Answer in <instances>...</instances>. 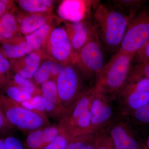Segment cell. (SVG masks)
I'll return each instance as SVG.
<instances>
[{"instance_id": "9a60e30c", "label": "cell", "mask_w": 149, "mask_h": 149, "mask_svg": "<svg viewBox=\"0 0 149 149\" xmlns=\"http://www.w3.org/2000/svg\"><path fill=\"white\" fill-rule=\"evenodd\" d=\"M60 129L57 125H50L28 133L26 140L27 149H42L58 136Z\"/></svg>"}, {"instance_id": "44dd1931", "label": "cell", "mask_w": 149, "mask_h": 149, "mask_svg": "<svg viewBox=\"0 0 149 149\" xmlns=\"http://www.w3.org/2000/svg\"><path fill=\"white\" fill-rule=\"evenodd\" d=\"M6 97L17 104L30 100L33 97L10 81L3 89Z\"/></svg>"}, {"instance_id": "5b68a950", "label": "cell", "mask_w": 149, "mask_h": 149, "mask_svg": "<svg viewBox=\"0 0 149 149\" xmlns=\"http://www.w3.org/2000/svg\"><path fill=\"white\" fill-rule=\"evenodd\" d=\"M0 107L8 122L14 128L28 133L51 125L47 117L21 107L0 94Z\"/></svg>"}, {"instance_id": "30bf717a", "label": "cell", "mask_w": 149, "mask_h": 149, "mask_svg": "<svg viewBox=\"0 0 149 149\" xmlns=\"http://www.w3.org/2000/svg\"><path fill=\"white\" fill-rule=\"evenodd\" d=\"M100 1L94 0H64L59 5L57 13L65 22H77L92 18Z\"/></svg>"}, {"instance_id": "ba28073f", "label": "cell", "mask_w": 149, "mask_h": 149, "mask_svg": "<svg viewBox=\"0 0 149 149\" xmlns=\"http://www.w3.org/2000/svg\"><path fill=\"white\" fill-rule=\"evenodd\" d=\"M41 52L45 58L64 65L74 63L72 46L64 26L53 28Z\"/></svg>"}, {"instance_id": "ffe728a7", "label": "cell", "mask_w": 149, "mask_h": 149, "mask_svg": "<svg viewBox=\"0 0 149 149\" xmlns=\"http://www.w3.org/2000/svg\"><path fill=\"white\" fill-rule=\"evenodd\" d=\"M112 6L120 11L131 20L143 8L146 1L141 0H113Z\"/></svg>"}, {"instance_id": "603a6c76", "label": "cell", "mask_w": 149, "mask_h": 149, "mask_svg": "<svg viewBox=\"0 0 149 149\" xmlns=\"http://www.w3.org/2000/svg\"><path fill=\"white\" fill-rule=\"evenodd\" d=\"M126 116L129 118L133 125L142 133V127L149 125V102L136 110L130 115Z\"/></svg>"}, {"instance_id": "277c9868", "label": "cell", "mask_w": 149, "mask_h": 149, "mask_svg": "<svg viewBox=\"0 0 149 149\" xmlns=\"http://www.w3.org/2000/svg\"><path fill=\"white\" fill-rule=\"evenodd\" d=\"M88 82L74 63L65 65L56 79L59 98L64 113L83 93L92 88L86 85Z\"/></svg>"}, {"instance_id": "83f0119b", "label": "cell", "mask_w": 149, "mask_h": 149, "mask_svg": "<svg viewBox=\"0 0 149 149\" xmlns=\"http://www.w3.org/2000/svg\"><path fill=\"white\" fill-rule=\"evenodd\" d=\"M72 139L60 129V133L56 139L42 149H65Z\"/></svg>"}, {"instance_id": "f1b7e54d", "label": "cell", "mask_w": 149, "mask_h": 149, "mask_svg": "<svg viewBox=\"0 0 149 149\" xmlns=\"http://www.w3.org/2000/svg\"><path fill=\"white\" fill-rule=\"evenodd\" d=\"M36 85H41L48 80H54L50 70L41 62L40 66L35 72L32 80Z\"/></svg>"}, {"instance_id": "2e32d148", "label": "cell", "mask_w": 149, "mask_h": 149, "mask_svg": "<svg viewBox=\"0 0 149 149\" xmlns=\"http://www.w3.org/2000/svg\"><path fill=\"white\" fill-rule=\"evenodd\" d=\"M0 49L10 61L21 58L33 51L25 42L24 38L19 35L12 40L0 43Z\"/></svg>"}, {"instance_id": "ac0fdd59", "label": "cell", "mask_w": 149, "mask_h": 149, "mask_svg": "<svg viewBox=\"0 0 149 149\" xmlns=\"http://www.w3.org/2000/svg\"><path fill=\"white\" fill-rule=\"evenodd\" d=\"M17 5L24 13H51L54 1L52 0H19Z\"/></svg>"}, {"instance_id": "d6986e66", "label": "cell", "mask_w": 149, "mask_h": 149, "mask_svg": "<svg viewBox=\"0 0 149 149\" xmlns=\"http://www.w3.org/2000/svg\"><path fill=\"white\" fill-rule=\"evenodd\" d=\"M52 20L31 34L24 36V39L33 51L41 52L44 43L54 27Z\"/></svg>"}, {"instance_id": "7a4b0ae2", "label": "cell", "mask_w": 149, "mask_h": 149, "mask_svg": "<svg viewBox=\"0 0 149 149\" xmlns=\"http://www.w3.org/2000/svg\"><path fill=\"white\" fill-rule=\"evenodd\" d=\"M135 55L118 50L105 64L96 81V88L114 100L125 87Z\"/></svg>"}, {"instance_id": "d4e9b609", "label": "cell", "mask_w": 149, "mask_h": 149, "mask_svg": "<svg viewBox=\"0 0 149 149\" xmlns=\"http://www.w3.org/2000/svg\"><path fill=\"white\" fill-rule=\"evenodd\" d=\"M11 69L10 60L0 49V90H3L11 80Z\"/></svg>"}, {"instance_id": "9c48e42d", "label": "cell", "mask_w": 149, "mask_h": 149, "mask_svg": "<svg viewBox=\"0 0 149 149\" xmlns=\"http://www.w3.org/2000/svg\"><path fill=\"white\" fill-rule=\"evenodd\" d=\"M95 88L90 107L93 132L105 129L120 115L113 100Z\"/></svg>"}, {"instance_id": "8fae6325", "label": "cell", "mask_w": 149, "mask_h": 149, "mask_svg": "<svg viewBox=\"0 0 149 149\" xmlns=\"http://www.w3.org/2000/svg\"><path fill=\"white\" fill-rule=\"evenodd\" d=\"M92 18L77 22L65 23L64 27L72 46L74 61L79 52L87 42L90 36L94 24V21Z\"/></svg>"}, {"instance_id": "484cf974", "label": "cell", "mask_w": 149, "mask_h": 149, "mask_svg": "<svg viewBox=\"0 0 149 149\" xmlns=\"http://www.w3.org/2000/svg\"><path fill=\"white\" fill-rule=\"evenodd\" d=\"M95 149H116L111 137L106 128L95 132Z\"/></svg>"}, {"instance_id": "4fadbf2b", "label": "cell", "mask_w": 149, "mask_h": 149, "mask_svg": "<svg viewBox=\"0 0 149 149\" xmlns=\"http://www.w3.org/2000/svg\"><path fill=\"white\" fill-rule=\"evenodd\" d=\"M45 58L41 52L32 51L21 58L10 61L11 71L32 79L41 62Z\"/></svg>"}, {"instance_id": "8d00e7d4", "label": "cell", "mask_w": 149, "mask_h": 149, "mask_svg": "<svg viewBox=\"0 0 149 149\" xmlns=\"http://www.w3.org/2000/svg\"><path fill=\"white\" fill-rule=\"evenodd\" d=\"M0 149H7L4 143L3 140L0 139Z\"/></svg>"}, {"instance_id": "d6a6232c", "label": "cell", "mask_w": 149, "mask_h": 149, "mask_svg": "<svg viewBox=\"0 0 149 149\" xmlns=\"http://www.w3.org/2000/svg\"><path fill=\"white\" fill-rule=\"evenodd\" d=\"M14 128L7 120L0 107V133H5L9 132Z\"/></svg>"}, {"instance_id": "cb8c5ba5", "label": "cell", "mask_w": 149, "mask_h": 149, "mask_svg": "<svg viewBox=\"0 0 149 149\" xmlns=\"http://www.w3.org/2000/svg\"><path fill=\"white\" fill-rule=\"evenodd\" d=\"M143 79H149V61L132 65L126 85Z\"/></svg>"}, {"instance_id": "1f68e13d", "label": "cell", "mask_w": 149, "mask_h": 149, "mask_svg": "<svg viewBox=\"0 0 149 149\" xmlns=\"http://www.w3.org/2000/svg\"><path fill=\"white\" fill-rule=\"evenodd\" d=\"M7 149H24L21 141L13 136H9L3 140Z\"/></svg>"}, {"instance_id": "7c38bea8", "label": "cell", "mask_w": 149, "mask_h": 149, "mask_svg": "<svg viewBox=\"0 0 149 149\" xmlns=\"http://www.w3.org/2000/svg\"><path fill=\"white\" fill-rule=\"evenodd\" d=\"M40 90L44 99L46 113L59 121L64 112L59 98L56 80H48L40 85Z\"/></svg>"}, {"instance_id": "6da1fadb", "label": "cell", "mask_w": 149, "mask_h": 149, "mask_svg": "<svg viewBox=\"0 0 149 149\" xmlns=\"http://www.w3.org/2000/svg\"><path fill=\"white\" fill-rule=\"evenodd\" d=\"M93 19L102 46L110 53L117 52L130 19L113 6L101 3L93 14Z\"/></svg>"}, {"instance_id": "7402d4cb", "label": "cell", "mask_w": 149, "mask_h": 149, "mask_svg": "<svg viewBox=\"0 0 149 149\" xmlns=\"http://www.w3.org/2000/svg\"><path fill=\"white\" fill-rule=\"evenodd\" d=\"M11 73V81L23 91L34 97L38 94H41L40 89L32 79H28L22 76L16 72Z\"/></svg>"}, {"instance_id": "d590c367", "label": "cell", "mask_w": 149, "mask_h": 149, "mask_svg": "<svg viewBox=\"0 0 149 149\" xmlns=\"http://www.w3.org/2000/svg\"><path fill=\"white\" fill-rule=\"evenodd\" d=\"M95 138L93 139V141H91L90 143L88 144L83 149H95Z\"/></svg>"}, {"instance_id": "8992f818", "label": "cell", "mask_w": 149, "mask_h": 149, "mask_svg": "<svg viewBox=\"0 0 149 149\" xmlns=\"http://www.w3.org/2000/svg\"><path fill=\"white\" fill-rule=\"evenodd\" d=\"M106 129L116 149H146L143 135L126 116H118Z\"/></svg>"}, {"instance_id": "4dcf8cb0", "label": "cell", "mask_w": 149, "mask_h": 149, "mask_svg": "<svg viewBox=\"0 0 149 149\" xmlns=\"http://www.w3.org/2000/svg\"><path fill=\"white\" fill-rule=\"evenodd\" d=\"M31 101L33 104L35 111L46 116L45 106L42 94H38L33 97Z\"/></svg>"}, {"instance_id": "e0dca14e", "label": "cell", "mask_w": 149, "mask_h": 149, "mask_svg": "<svg viewBox=\"0 0 149 149\" xmlns=\"http://www.w3.org/2000/svg\"><path fill=\"white\" fill-rule=\"evenodd\" d=\"M15 7L8 11L0 18V43L7 42L19 34Z\"/></svg>"}, {"instance_id": "e575fe53", "label": "cell", "mask_w": 149, "mask_h": 149, "mask_svg": "<svg viewBox=\"0 0 149 149\" xmlns=\"http://www.w3.org/2000/svg\"><path fill=\"white\" fill-rule=\"evenodd\" d=\"M19 104L21 107H22L30 111H34L36 112L35 111V109H34L32 102L31 101V100H30L23 102Z\"/></svg>"}, {"instance_id": "3957f363", "label": "cell", "mask_w": 149, "mask_h": 149, "mask_svg": "<svg viewBox=\"0 0 149 149\" xmlns=\"http://www.w3.org/2000/svg\"><path fill=\"white\" fill-rule=\"evenodd\" d=\"M74 63L88 82L96 81L105 65L103 46L94 22L87 42L78 54Z\"/></svg>"}, {"instance_id": "4316f807", "label": "cell", "mask_w": 149, "mask_h": 149, "mask_svg": "<svg viewBox=\"0 0 149 149\" xmlns=\"http://www.w3.org/2000/svg\"><path fill=\"white\" fill-rule=\"evenodd\" d=\"M95 135V133H85L72 139L65 149H83L93 141Z\"/></svg>"}, {"instance_id": "74e56055", "label": "cell", "mask_w": 149, "mask_h": 149, "mask_svg": "<svg viewBox=\"0 0 149 149\" xmlns=\"http://www.w3.org/2000/svg\"><path fill=\"white\" fill-rule=\"evenodd\" d=\"M146 149H149V133L147 138V141H146Z\"/></svg>"}, {"instance_id": "52a82bcc", "label": "cell", "mask_w": 149, "mask_h": 149, "mask_svg": "<svg viewBox=\"0 0 149 149\" xmlns=\"http://www.w3.org/2000/svg\"><path fill=\"white\" fill-rule=\"evenodd\" d=\"M149 40V8H143L130 21L119 50L132 54Z\"/></svg>"}, {"instance_id": "5bb4252c", "label": "cell", "mask_w": 149, "mask_h": 149, "mask_svg": "<svg viewBox=\"0 0 149 149\" xmlns=\"http://www.w3.org/2000/svg\"><path fill=\"white\" fill-rule=\"evenodd\" d=\"M19 33L25 35L35 32L54 18L51 13L29 14L16 10Z\"/></svg>"}, {"instance_id": "836d02e7", "label": "cell", "mask_w": 149, "mask_h": 149, "mask_svg": "<svg viewBox=\"0 0 149 149\" xmlns=\"http://www.w3.org/2000/svg\"><path fill=\"white\" fill-rule=\"evenodd\" d=\"M15 2L13 1L0 0V18L8 11L15 7Z\"/></svg>"}, {"instance_id": "f546056e", "label": "cell", "mask_w": 149, "mask_h": 149, "mask_svg": "<svg viewBox=\"0 0 149 149\" xmlns=\"http://www.w3.org/2000/svg\"><path fill=\"white\" fill-rule=\"evenodd\" d=\"M149 61V40L133 57L132 64L144 63Z\"/></svg>"}]
</instances>
